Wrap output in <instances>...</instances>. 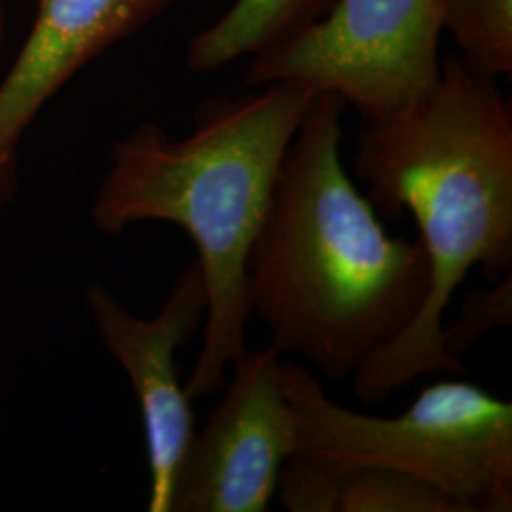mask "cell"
<instances>
[{
  "label": "cell",
  "mask_w": 512,
  "mask_h": 512,
  "mask_svg": "<svg viewBox=\"0 0 512 512\" xmlns=\"http://www.w3.org/2000/svg\"><path fill=\"white\" fill-rule=\"evenodd\" d=\"M274 346L243 349L220 403L194 433L171 512H266L296 452L298 421Z\"/></svg>",
  "instance_id": "6"
},
{
  "label": "cell",
  "mask_w": 512,
  "mask_h": 512,
  "mask_svg": "<svg viewBox=\"0 0 512 512\" xmlns=\"http://www.w3.org/2000/svg\"><path fill=\"white\" fill-rule=\"evenodd\" d=\"M444 14L446 0H332L319 18L251 55L243 84L330 93L365 126L382 124L435 92Z\"/></svg>",
  "instance_id": "5"
},
{
  "label": "cell",
  "mask_w": 512,
  "mask_h": 512,
  "mask_svg": "<svg viewBox=\"0 0 512 512\" xmlns=\"http://www.w3.org/2000/svg\"><path fill=\"white\" fill-rule=\"evenodd\" d=\"M353 169L385 219L414 217L429 260L418 315L353 372L357 399L380 404L421 376L465 372L440 344L444 313L475 266L490 281L511 274V101L452 55L429 97L359 131Z\"/></svg>",
  "instance_id": "1"
},
{
  "label": "cell",
  "mask_w": 512,
  "mask_h": 512,
  "mask_svg": "<svg viewBox=\"0 0 512 512\" xmlns=\"http://www.w3.org/2000/svg\"><path fill=\"white\" fill-rule=\"evenodd\" d=\"M315 93L291 84L213 97L196 110L194 131L173 139L141 124L110 150L92 203L93 226L122 234L162 220L183 228L198 251L207 287L202 351L184 391L194 399L226 385V370L247 348L251 319L247 256L268 215L287 148Z\"/></svg>",
  "instance_id": "3"
},
{
  "label": "cell",
  "mask_w": 512,
  "mask_h": 512,
  "mask_svg": "<svg viewBox=\"0 0 512 512\" xmlns=\"http://www.w3.org/2000/svg\"><path fill=\"white\" fill-rule=\"evenodd\" d=\"M173 0H38L0 82V205L16 190L19 143L40 110L95 57L141 31Z\"/></svg>",
  "instance_id": "8"
},
{
  "label": "cell",
  "mask_w": 512,
  "mask_h": 512,
  "mask_svg": "<svg viewBox=\"0 0 512 512\" xmlns=\"http://www.w3.org/2000/svg\"><path fill=\"white\" fill-rule=\"evenodd\" d=\"M86 306L110 355L128 374L147 442L148 511L171 512L184 459L194 439V412L179 380L175 355L205 325L207 287L198 260L175 277L162 310L143 319L92 283Z\"/></svg>",
  "instance_id": "7"
},
{
  "label": "cell",
  "mask_w": 512,
  "mask_h": 512,
  "mask_svg": "<svg viewBox=\"0 0 512 512\" xmlns=\"http://www.w3.org/2000/svg\"><path fill=\"white\" fill-rule=\"evenodd\" d=\"M4 40H6V4L4 0H0V55L4 48Z\"/></svg>",
  "instance_id": "14"
},
{
  "label": "cell",
  "mask_w": 512,
  "mask_h": 512,
  "mask_svg": "<svg viewBox=\"0 0 512 512\" xmlns=\"http://www.w3.org/2000/svg\"><path fill=\"white\" fill-rule=\"evenodd\" d=\"M340 512H471L433 482L387 467H349Z\"/></svg>",
  "instance_id": "10"
},
{
  "label": "cell",
  "mask_w": 512,
  "mask_h": 512,
  "mask_svg": "<svg viewBox=\"0 0 512 512\" xmlns=\"http://www.w3.org/2000/svg\"><path fill=\"white\" fill-rule=\"evenodd\" d=\"M298 421L296 452L344 469L387 467L421 476L471 512L512 509V404L469 382L423 387L395 418L332 401L304 366L283 361Z\"/></svg>",
  "instance_id": "4"
},
{
  "label": "cell",
  "mask_w": 512,
  "mask_h": 512,
  "mask_svg": "<svg viewBox=\"0 0 512 512\" xmlns=\"http://www.w3.org/2000/svg\"><path fill=\"white\" fill-rule=\"evenodd\" d=\"M512 321V274L492 281L488 289L467 294L454 323L440 327V344L448 355L461 361L469 349L490 330Z\"/></svg>",
  "instance_id": "12"
},
{
  "label": "cell",
  "mask_w": 512,
  "mask_h": 512,
  "mask_svg": "<svg viewBox=\"0 0 512 512\" xmlns=\"http://www.w3.org/2000/svg\"><path fill=\"white\" fill-rule=\"evenodd\" d=\"M346 103L321 93L287 148L247 256L251 313L279 353L344 380L418 315L429 291L420 239L387 234L342 162Z\"/></svg>",
  "instance_id": "2"
},
{
  "label": "cell",
  "mask_w": 512,
  "mask_h": 512,
  "mask_svg": "<svg viewBox=\"0 0 512 512\" xmlns=\"http://www.w3.org/2000/svg\"><path fill=\"white\" fill-rule=\"evenodd\" d=\"M332 0H236L213 25L188 42L186 65L213 73L241 57H251L294 29L319 18Z\"/></svg>",
  "instance_id": "9"
},
{
  "label": "cell",
  "mask_w": 512,
  "mask_h": 512,
  "mask_svg": "<svg viewBox=\"0 0 512 512\" xmlns=\"http://www.w3.org/2000/svg\"><path fill=\"white\" fill-rule=\"evenodd\" d=\"M344 467L293 454L281 467L275 497L289 512H340Z\"/></svg>",
  "instance_id": "13"
},
{
  "label": "cell",
  "mask_w": 512,
  "mask_h": 512,
  "mask_svg": "<svg viewBox=\"0 0 512 512\" xmlns=\"http://www.w3.org/2000/svg\"><path fill=\"white\" fill-rule=\"evenodd\" d=\"M444 31L476 71L512 73V0H446Z\"/></svg>",
  "instance_id": "11"
}]
</instances>
